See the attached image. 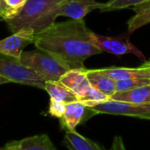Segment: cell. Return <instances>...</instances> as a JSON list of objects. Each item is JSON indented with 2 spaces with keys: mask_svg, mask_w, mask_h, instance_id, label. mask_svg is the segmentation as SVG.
Segmentation results:
<instances>
[{
  "mask_svg": "<svg viewBox=\"0 0 150 150\" xmlns=\"http://www.w3.org/2000/svg\"><path fill=\"white\" fill-rule=\"evenodd\" d=\"M84 20L54 23L35 36L37 50L45 51L71 69H84L89 57L101 53Z\"/></svg>",
  "mask_w": 150,
  "mask_h": 150,
  "instance_id": "obj_1",
  "label": "cell"
},
{
  "mask_svg": "<svg viewBox=\"0 0 150 150\" xmlns=\"http://www.w3.org/2000/svg\"><path fill=\"white\" fill-rule=\"evenodd\" d=\"M64 1L66 0H28L14 18L6 21L12 33L23 28H31L36 35L55 23Z\"/></svg>",
  "mask_w": 150,
  "mask_h": 150,
  "instance_id": "obj_2",
  "label": "cell"
},
{
  "mask_svg": "<svg viewBox=\"0 0 150 150\" xmlns=\"http://www.w3.org/2000/svg\"><path fill=\"white\" fill-rule=\"evenodd\" d=\"M19 60L27 67L46 78L47 81H59L70 70L54 56L40 50L23 51Z\"/></svg>",
  "mask_w": 150,
  "mask_h": 150,
  "instance_id": "obj_3",
  "label": "cell"
},
{
  "mask_svg": "<svg viewBox=\"0 0 150 150\" xmlns=\"http://www.w3.org/2000/svg\"><path fill=\"white\" fill-rule=\"evenodd\" d=\"M0 76L11 82L44 89L47 79L34 70L27 67L19 59L0 54Z\"/></svg>",
  "mask_w": 150,
  "mask_h": 150,
  "instance_id": "obj_4",
  "label": "cell"
},
{
  "mask_svg": "<svg viewBox=\"0 0 150 150\" xmlns=\"http://www.w3.org/2000/svg\"><path fill=\"white\" fill-rule=\"evenodd\" d=\"M96 114H110L150 120V103H133L107 100L88 107Z\"/></svg>",
  "mask_w": 150,
  "mask_h": 150,
  "instance_id": "obj_5",
  "label": "cell"
},
{
  "mask_svg": "<svg viewBox=\"0 0 150 150\" xmlns=\"http://www.w3.org/2000/svg\"><path fill=\"white\" fill-rule=\"evenodd\" d=\"M93 40L96 47L103 52L113 54L115 56H122L125 54H133L142 61H146L143 53L136 48L127 36H106L97 35L93 32Z\"/></svg>",
  "mask_w": 150,
  "mask_h": 150,
  "instance_id": "obj_6",
  "label": "cell"
},
{
  "mask_svg": "<svg viewBox=\"0 0 150 150\" xmlns=\"http://www.w3.org/2000/svg\"><path fill=\"white\" fill-rule=\"evenodd\" d=\"M35 32L31 28H23L12 35L0 40V54L19 59L24 49L34 43Z\"/></svg>",
  "mask_w": 150,
  "mask_h": 150,
  "instance_id": "obj_7",
  "label": "cell"
},
{
  "mask_svg": "<svg viewBox=\"0 0 150 150\" xmlns=\"http://www.w3.org/2000/svg\"><path fill=\"white\" fill-rule=\"evenodd\" d=\"M103 3L96 0H66L61 6L57 16L69 17L71 20H82L87 14L94 10L103 8Z\"/></svg>",
  "mask_w": 150,
  "mask_h": 150,
  "instance_id": "obj_8",
  "label": "cell"
},
{
  "mask_svg": "<svg viewBox=\"0 0 150 150\" xmlns=\"http://www.w3.org/2000/svg\"><path fill=\"white\" fill-rule=\"evenodd\" d=\"M59 81L77 96L78 100L83 97L91 85L87 76V69H71L60 78Z\"/></svg>",
  "mask_w": 150,
  "mask_h": 150,
  "instance_id": "obj_9",
  "label": "cell"
},
{
  "mask_svg": "<svg viewBox=\"0 0 150 150\" xmlns=\"http://www.w3.org/2000/svg\"><path fill=\"white\" fill-rule=\"evenodd\" d=\"M103 71L114 81L128 79H150V62L139 67H109Z\"/></svg>",
  "mask_w": 150,
  "mask_h": 150,
  "instance_id": "obj_10",
  "label": "cell"
},
{
  "mask_svg": "<svg viewBox=\"0 0 150 150\" xmlns=\"http://www.w3.org/2000/svg\"><path fill=\"white\" fill-rule=\"evenodd\" d=\"M87 76L90 85L110 98L116 92V81L106 74L103 69L87 70Z\"/></svg>",
  "mask_w": 150,
  "mask_h": 150,
  "instance_id": "obj_11",
  "label": "cell"
},
{
  "mask_svg": "<svg viewBox=\"0 0 150 150\" xmlns=\"http://www.w3.org/2000/svg\"><path fill=\"white\" fill-rule=\"evenodd\" d=\"M89 108L82 102L76 101L67 103L66 110L63 117L61 118L63 125L65 126L67 131H73L76 126L82 122L87 115V111Z\"/></svg>",
  "mask_w": 150,
  "mask_h": 150,
  "instance_id": "obj_12",
  "label": "cell"
},
{
  "mask_svg": "<svg viewBox=\"0 0 150 150\" xmlns=\"http://www.w3.org/2000/svg\"><path fill=\"white\" fill-rule=\"evenodd\" d=\"M64 144L69 150H105L100 144L84 137L75 130L66 131Z\"/></svg>",
  "mask_w": 150,
  "mask_h": 150,
  "instance_id": "obj_13",
  "label": "cell"
},
{
  "mask_svg": "<svg viewBox=\"0 0 150 150\" xmlns=\"http://www.w3.org/2000/svg\"><path fill=\"white\" fill-rule=\"evenodd\" d=\"M44 90L49 94L50 99L64 103L79 101L77 96L59 81H47Z\"/></svg>",
  "mask_w": 150,
  "mask_h": 150,
  "instance_id": "obj_14",
  "label": "cell"
},
{
  "mask_svg": "<svg viewBox=\"0 0 150 150\" xmlns=\"http://www.w3.org/2000/svg\"><path fill=\"white\" fill-rule=\"evenodd\" d=\"M110 99L133 103H150V85L125 92H116Z\"/></svg>",
  "mask_w": 150,
  "mask_h": 150,
  "instance_id": "obj_15",
  "label": "cell"
},
{
  "mask_svg": "<svg viewBox=\"0 0 150 150\" xmlns=\"http://www.w3.org/2000/svg\"><path fill=\"white\" fill-rule=\"evenodd\" d=\"M131 9L135 13V15L127 22L129 34L150 23V1L134 6Z\"/></svg>",
  "mask_w": 150,
  "mask_h": 150,
  "instance_id": "obj_16",
  "label": "cell"
},
{
  "mask_svg": "<svg viewBox=\"0 0 150 150\" xmlns=\"http://www.w3.org/2000/svg\"><path fill=\"white\" fill-rule=\"evenodd\" d=\"M21 150H56L47 134H39L19 140Z\"/></svg>",
  "mask_w": 150,
  "mask_h": 150,
  "instance_id": "obj_17",
  "label": "cell"
},
{
  "mask_svg": "<svg viewBox=\"0 0 150 150\" xmlns=\"http://www.w3.org/2000/svg\"><path fill=\"white\" fill-rule=\"evenodd\" d=\"M150 0H109L103 3V6L101 9L102 12H109L114 10H121L126 8H132L134 6L142 4Z\"/></svg>",
  "mask_w": 150,
  "mask_h": 150,
  "instance_id": "obj_18",
  "label": "cell"
},
{
  "mask_svg": "<svg viewBox=\"0 0 150 150\" xmlns=\"http://www.w3.org/2000/svg\"><path fill=\"white\" fill-rule=\"evenodd\" d=\"M146 85H150V79H128L116 81L117 92H125Z\"/></svg>",
  "mask_w": 150,
  "mask_h": 150,
  "instance_id": "obj_19",
  "label": "cell"
},
{
  "mask_svg": "<svg viewBox=\"0 0 150 150\" xmlns=\"http://www.w3.org/2000/svg\"><path fill=\"white\" fill-rule=\"evenodd\" d=\"M66 105L67 103L58 102L54 99H50L49 106V114L52 117L61 119L66 110Z\"/></svg>",
  "mask_w": 150,
  "mask_h": 150,
  "instance_id": "obj_20",
  "label": "cell"
},
{
  "mask_svg": "<svg viewBox=\"0 0 150 150\" xmlns=\"http://www.w3.org/2000/svg\"><path fill=\"white\" fill-rule=\"evenodd\" d=\"M28 0H6V4L13 9L18 11L20 13V11L21 10V8L26 5Z\"/></svg>",
  "mask_w": 150,
  "mask_h": 150,
  "instance_id": "obj_21",
  "label": "cell"
},
{
  "mask_svg": "<svg viewBox=\"0 0 150 150\" xmlns=\"http://www.w3.org/2000/svg\"><path fill=\"white\" fill-rule=\"evenodd\" d=\"M110 150H126L123 139L120 136H115L112 141V145Z\"/></svg>",
  "mask_w": 150,
  "mask_h": 150,
  "instance_id": "obj_22",
  "label": "cell"
},
{
  "mask_svg": "<svg viewBox=\"0 0 150 150\" xmlns=\"http://www.w3.org/2000/svg\"><path fill=\"white\" fill-rule=\"evenodd\" d=\"M0 150H21L20 142H19V140H15V141L9 142L5 146L0 148Z\"/></svg>",
  "mask_w": 150,
  "mask_h": 150,
  "instance_id": "obj_23",
  "label": "cell"
},
{
  "mask_svg": "<svg viewBox=\"0 0 150 150\" xmlns=\"http://www.w3.org/2000/svg\"><path fill=\"white\" fill-rule=\"evenodd\" d=\"M9 82H11L9 80H7V79L4 78V77H2V76H0V85L6 84V83H9Z\"/></svg>",
  "mask_w": 150,
  "mask_h": 150,
  "instance_id": "obj_24",
  "label": "cell"
}]
</instances>
